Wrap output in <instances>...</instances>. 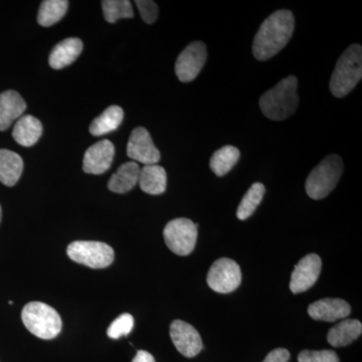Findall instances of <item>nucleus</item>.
Returning <instances> with one entry per match:
<instances>
[{"label":"nucleus","instance_id":"obj_1","mask_svg":"<svg viewBox=\"0 0 362 362\" xmlns=\"http://www.w3.org/2000/svg\"><path fill=\"white\" fill-rule=\"evenodd\" d=\"M295 28L294 16L281 9L272 13L259 26L252 42V54L259 61H267L282 51L292 37Z\"/></svg>","mask_w":362,"mask_h":362},{"label":"nucleus","instance_id":"obj_2","mask_svg":"<svg viewBox=\"0 0 362 362\" xmlns=\"http://www.w3.org/2000/svg\"><path fill=\"white\" fill-rule=\"evenodd\" d=\"M297 89V78L290 76L267 90L259 99V108L264 115L274 121L285 120L292 116L299 104Z\"/></svg>","mask_w":362,"mask_h":362},{"label":"nucleus","instance_id":"obj_3","mask_svg":"<svg viewBox=\"0 0 362 362\" xmlns=\"http://www.w3.org/2000/svg\"><path fill=\"white\" fill-rule=\"evenodd\" d=\"M362 78V47L351 45L338 59L330 80V90L333 96H347Z\"/></svg>","mask_w":362,"mask_h":362},{"label":"nucleus","instance_id":"obj_4","mask_svg":"<svg viewBox=\"0 0 362 362\" xmlns=\"http://www.w3.org/2000/svg\"><path fill=\"white\" fill-rule=\"evenodd\" d=\"M21 319L26 329L45 340L58 337L63 326L58 312L42 302L26 304L21 313Z\"/></svg>","mask_w":362,"mask_h":362},{"label":"nucleus","instance_id":"obj_5","mask_svg":"<svg viewBox=\"0 0 362 362\" xmlns=\"http://www.w3.org/2000/svg\"><path fill=\"white\" fill-rule=\"evenodd\" d=\"M343 173L342 159L337 154L326 156L307 177L305 189L312 199H322L337 187Z\"/></svg>","mask_w":362,"mask_h":362},{"label":"nucleus","instance_id":"obj_6","mask_svg":"<svg viewBox=\"0 0 362 362\" xmlns=\"http://www.w3.org/2000/svg\"><path fill=\"white\" fill-rule=\"evenodd\" d=\"M68 256L76 263L92 269L107 268L113 263L115 252L109 245L94 240H77L66 249Z\"/></svg>","mask_w":362,"mask_h":362},{"label":"nucleus","instance_id":"obj_7","mask_svg":"<svg viewBox=\"0 0 362 362\" xmlns=\"http://www.w3.org/2000/svg\"><path fill=\"white\" fill-rule=\"evenodd\" d=\"M197 225L183 218L169 221L163 230L164 240L169 250L178 256L192 254L197 244Z\"/></svg>","mask_w":362,"mask_h":362},{"label":"nucleus","instance_id":"obj_8","mask_svg":"<svg viewBox=\"0 0 362 362\" xmlns=\"http://www.w3.org/2000/svg\"><path fill=\"white\" fill-rule=\"evenodd\" d=\"M206 282L214 292L221 294L232 293L237 290L242 283L240 266L232 259H218L209 269Z\"/></svg>","mask_w":362,"mask_h":362},{"label":"nucleus","instance_id":"obj_9","mask_svg":"<svg viewBox=\"0 0 362 362\" xmlns=\"http://www.w3.org/2000/svg\"><path fill=\"white\" fill-rule=\"evenodd\" d=\"M206 47L204 42L188 45L176 59L175 73L178 80L182 83L194 81L206 65Z\"/></svg>","mask_w":362,"mask_h":362},{"label":"nucleus","instance_id":"obj_10","mask_svg":"<svg viewBox=\"0 0 362 362\" xmlns=\"http://www.w3.org/2000/svg\"><path fill=\"white\" fill-rule=\"evenodd\" d=\"M322 261L316 254H309L300 259L290 281V290L294 294L306 292L313 287L320 276Z\"/></svg>","mask_w":362,"mask_h":362},{"label":"nucleus","instance_id":"obj_11","mask_svg":"<svg viewBox=\"0 0 362 362\" xmlns=\"http://www.w3.org/2000/svg\"><path fill=\"white\" fill-rule=\"evenodd\" d=\"M127 156L144 165L157 164L161 157L148 131L143 127L136 128L131 133L127 145Z\"/></svg>","mask_w":362,"mask_h":362},{"label":"nucleus","instance_id":"obj_12","mask_svg":"<svg viewBox=\"0 0 362 362\" xmlns=\"http://www.w3.org/2000/svg\"><path fill=\"white\" fill-rule=\"evenodd\" d=\"M170 337L176 349L188 358L201 354L204 347L199 333L194 326L185 321L175 320L171 323Z\"/></svg>","mask_w":362,"mask_h":362},{"label":"nucleus","instance_id":"obj_13","mask_svg":"<svg viewBox=\"0 0 362 362\" xmlns=\"http://www.w3.org/2000/svg\"><path fill=\"white\" fill-rule=\"evenodd\" d=\"M115 147L109 140H102L90 146L85 152L83 169L90 175H103L113 162Z\"/></svg>","mask_w":362,"mask_h":362},{"label":"nucleus","instance_id":"obj_14","mask_svg":"<svg viewBox=\"0 0 362 362\" xmlns=\"http://www.w3.org/2000/svg\"><path fill=\"white\" fill-rule=\"evenodd\" d=\"M351 312V307L346 301L337 298H325L314 302L308 307V314L317 321L334 322L339 319L346 318Z\"/></svg>","mask_w":362,"mask_h":362},{"label":"nucleus","instance_id":"obj_15","mask_svg":"<svg viewBox=\"0 0 362 362\" xmlns=\"http://www.w3.org/2000/svg\"><path fill=\"white\" fill-rule=\"evenodd\" d=\"M26 103L16 90H6L0 94V131L11 127L14 120L25 113Z\"/></svg>","mask_w":362,"mask_h":362},{"label":"nucleus","instance_id":"obj_16","mask_svg":"<svg viewBox=\"0 0 362 362\" xmlns=\"http://www.w3.org/2000/svg\"><path fill=\"white\" fill-rule=\"evenodd\" d=\"M83 51V42L77 37H70L59 42L49 54V64L54 70H61L73 64Z\"/></svg>","mask_w":362,"mask_h":362},{"label":"nucleus","instance_id":"obj_17","mask_svg":"<svg viewBox=\"0 0 362 362\" xmlns=\"http://www.w3.org/2000/svg\"><path fill=\"white\" fill-rule=\"evenodd\" d=\"M140 188L146 194L158 195L163 194L168 185V175L165 169L157 164L144 165L140 168L139 180Z\"/></svg>","mask_w":362,"mask_h":362},{"label":"nucleus","instance_id":"obj_18","mask_svg":"<svg viewBox=\"0 0 362 362\" xmlns=\"http://www.w3.org/2000/svg\"><path fill=\"white\" fill-rule=\"evenodd\" d=\"M42 134V125L39 119L32 115L21 117L14 126V140L21 146L30 147L39 141Z\"/></svg>","mask_w":362,"mask_h":362},{"label":"nucleus","instance_id":"obj_19","mask_svg":"<svg viewBox=\"0 0 362 362\" xmlns=\"http://www.w3.org/2000/svg\"><path fill=\"white\" fill-rule=\"evenodd\" d=\"M140 168L136 162H126L119 168L115 175L109 180L108 187L116 194H126L130 192L139 180Z\"/></svg>","mask_w":362,"mask_h":362},{"label":"nucleus","instance_id":"obj_20","mask_svg":"<svg viewBox=\"0 0 362 362\" xmlns=\"http://www.w3.org/2000/svg\"><path fill=\"white\" fill-rule=\"evenodd\" d=\"M362 333V324L356 319H346L331 328L327 340L334 347L347 346L356 341Z\"/></svg>","mask_w":362,"mask_h":362},{"label":"nucleus","instance_id":"obj_21","mask_svg":"<svg viewBox=\"0 0 362 362\" xmlns=\"http://www.w3.org/2000/svg\"><path fill=\"white\" fill-rule=\"evenodd\" d=\"M23 170V161L16 152L0 149V182L13 187L20 180Z\"/></svg>","mask_w":362,"mask_h":362},{"label":"nucleus","instance_id":"obj_22","mask_svg":"<svg viewBox=\"0 0 362 362\" xmlns=\"http://www.w3.org/2000/svg\"><path fill=\"white\" fill-rule=\"evenodd\" d=\"M123 109L119 106H111L98 116L90 125V134L101 136L115 131L122 123Z\"/></svg>","mask_w":362,"mask_h":362},{"label":"nucleus","instance_id":"obj_23","mask_svg":"<svg viewBox=\"0 0 362 362\" xmlns=\"http://www.w3.org/2000/svg\"><path fill=\"white\" fill-rule=\"evenodd\" d=\"M240 156V150L235 146L221 147L216 150L211 158V169L216 176H225L238 163Z\"/></svg>","mask_w":362,"mask_h":362},{"label":"nucleus","instance_id":"obj_24","mask_svg":"<svg viewBox=\"0 0 362 362\" xmlns=\"http://www.w3.org/2000/svg\"><path fill=\"white\" fill-rule=\"evenodd\" d=\"M68 6L66 0H45L40 6L37 21L45 28L54 25L65 16Z\"/></svg>","mask_w":362,"mask_h":362},{"label":"nucleus","instance_id":"obj_25","mask_svg":"<svg viewBox=\"0 0 362 362\" xmlns=\"http://www.w3.org/2000/svg\"><path fill=\"white\" fill-rule=\"evenodd\" d=\"M266 187L263 183L256 182L247 190L238 207L237 218L240 221H246L256 211L257 207L263 201Z\"/></svg>","mask_w":362,"mask_h":362},{"label":"nucleus","instance_id":"obj_26","mask_svg":"<svg viewBox=\"0 0 362 362\" xmlns=\"http://www.w3.org/2000/svg\"><path fill=\"white\" fill-rule=\"evenodd\" d=\"M105 18L108 23H114L121 18H131L134 16L132 4L128 0H104L102 1Z\"/></svg>","mask_w":362,"mask_h":362},{"label":"nucleus","instance_id":"obj_27","mask_svg":"<svg viewBox=\"0 0 362 362\" xmlns=\"http://www.w3.org/2000/svg\"><path fill=\"white\" fill-rule=\"evenodd\" d=\"M134 326V318L129 313H124L117 317L107 330V335L112 339H119L129 334Z\"/></svg>","mask_w":362,"mask_h":362},{"label":"nucleus","instance_id":"obj_28","mask_svg":"<svg viewBox=\"0 0 362 362\" xmlns=\"http://www.w3.org/2000/svg\"><path fill=\"white\" fill-rule=\"evenodd\" d=\"M299 362H339V357L332 350H304L298 356Z\"/></svg>","mask_w":362,"mask_h":362},{"label":"nucleus","instance_id":"obj_29","mask_svg":"<svg viewBox=\"0 0 362 362\" xmlns=\"http://www.w3.org/2000/svg\"><path fill=\"white\" fill-rule=\"evenodd\" d=\"M135 4L145 23H149V25L156 23L157 16H158V6L156 2L151 1V0H137Z\"/></svg>","mask_w":362,"mask_h":362},{"label":"nucleus","instance_id":"obj_30","mask_svg":"<svg viewBox=\"0 0 362 362\" xmlns=\"http://www.w3.org/2000/svg\"><path fill=\"white\" fill-rule=\"evenodd\" d=\"M289 359L290 352L287 349H278L271 351L263 362H288Z\"/></svg>","mask_w":362,"mask_h":362},{"label":"nucleus","instance_id":"obj_31","mask_svg":"<svg viewBox=\"0 0 362 362\" xmlns=\"http://www.w3.org/2000/svg\"><path fill=\"white\" fill-rule=\"evenodd\" d=\"M132 362H156V358L149 352L145 351V350H139L136 354Z\"/></svg>","mask_w":362,"mask_h":362},{"label":"nucleus","instance_id":"obj_32","mask_svg":"<svg viewBox=\"0 0 362 362\" xmlns=\"http://www.w3.org/2000/svg\"><path fill=\"white\" fill-rule=\"evenodd\" d=\"M1 216H2V209H1V206H0V221H1Z\"/></svg>","mask_w":362,"mask_h":362}]
</instances>
